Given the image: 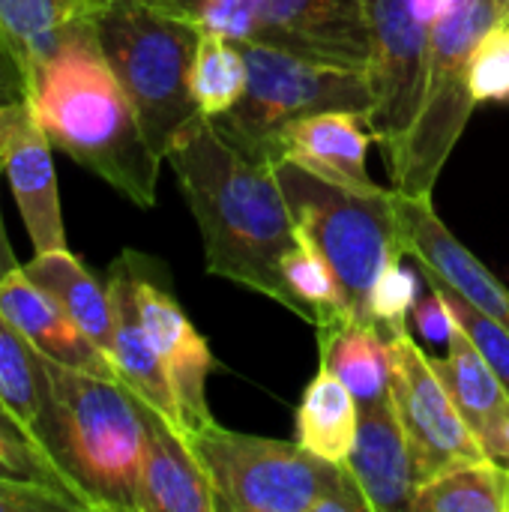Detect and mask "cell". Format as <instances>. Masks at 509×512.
<instances>
[{"mask_svg": "<svg viewBox=\"0 0 509 512\" xmlns=\"http://www.w3.org/2000/svg\"><path fill=\"white\" fill-rule=\"evenodd\" d=\"M321 363L330 366L354 393L357 405L378 402L393 384V342L375 327L354 318L318 330Z\"/></svg>", "mask_w": 509, "mask_h": 512, "instance_id": "obj_22", "label": "cell"}, {"mask_svg": "<svg viewBox=\"0 0 509 512\" xmlns=\"http://www.w3.org/2000/svg\"><path fill=\"white\" fill-rule=\"evenodd\" d=\"M0 402L39 444L42 411H45L42 360L39 351L3 315H0Z\"/></svg>", "mask_w": 509, "mask_h": 512, "instance_id": "obj_26", "label": "cell"}, {"mask_svg": "<svg viewBox=\"0 0 509 512\" xmlns=\"http://www.w3.org/2000/svg\"><path fill=\"white\" fill-rule=\"evenodd\" d=\"M255 12L252 42L351 69L372 57L366 0H249Z\"/></svg>", "mask_w": 509, "mask_h": 512, "instance_id": "obj_12", "label": "cell"}, {"mask_svg": "<svg viewBox=\"0 0 509 512\" xmlns=\"http://www.w3.org/2000/svg\"><path fill=\"white\" fill-rule=\"evenodd\" d=\"M360 426V405L342 378L321 363L297 408V441L336 465H345Z\"/></svg>", "mask_w": 509, "mask_h": 512, "instance_id": "obj_23", "label": "cell"}, {"mask_svg": "<svg viewBox=\"0 0 509 512\" xmlns=\"http://www.w3.org/2000/svg\"><path fill=\"white\" fill-rule=\"evenodd\" d=\"M432 366L444 387L450 390L453 405L459 408L462 420L480 441L489 459L509 468V393L501 378L492 372L486 357L459 327L447 342L444 357H432Z\"/></svg>", "mask_w": 509, "mask_h": 512, "instance_id": "obj_19", "label": "cell"}, {"mask_svg": "<svg viewBox=\"0 0 509 512\" xmlns=\"http://www.w3.org/2000/svg\"><path fill=\"white\" fill-rule=\"evenodd\" d=\"M420 300V285L414 270L402 267V258L390 261L387 270L378 276L375 291H372V318L375 327L393 339L408 330V315L414 312Z\"/></svg>", "mask_w": 509, "mask_h": 512, "instance_id": "obj_30", "label": "cell"}, {"mask_svg": "<svg viewBox=\"0 0 509 512\" xmlns=\"http://www.w3.org/2000/svg\"><path fill=\"white\" fill-rule=\"evenodd\" d=\"M0 315L42 357L99 378H117L111 357L69 318V312L45 288H39L24 273V267L0 282Z\"/></svg>", "mask_w": 509, "mask_h": 512, "instance_id": "obj_15", "label": "cell"}, {"mask_svg": "<svg viewBox=\"0 0 509 512\" xmlns=\"http://www.w3.org/2000/svg\"><path fill=\"white\" fill-rule=\"evenodd\" d=\"M84 12L72 0H0V36L15 54L27 87L57 51L69 21Z\"/></svg>", "mask_w": 509, "mask_h": 512, "instance_id": "obj_24", "label": "cell"}, {"mask_svg": "<svg viewBox=\"0 0 509 512\" xmlns=\"http://www.w3.org/2000/svg\"><path fill=\"white\" fill-rule=\"evenodd\" d=\"M108 297L114 306V369L120 384H126L138 399H144L150 408H156L174 429L186 435L183 414L177 393L171 387V378L144 330L141 312H138V297H135V279H132V264L129 255L123 252L111 270H108Z\"/></svg>", "mask_w": 509, "mask_h": 512, "instance_id": "obj_18", "label": "cell"}, {"mask_svg": "<svg viewBox=\"0 0 509 512\" xmlns=\"http://www.w3.org/2000/svg\"><path fill=\"white\" fill-rule=\"evenodd\" d=\"M372 57L366 66L375 102L366 114L372 138L396 153L423 105L432 27L414 18L408 0H366Z\"/></svg>", "mask_w": 509, "mask_h": 512, "instance_id": "obj_10", "label": "cell"}, {"mask_svg": "<svg viewBox=\"0 0 509 512\" xmlns=\"http://www.w3.org/2000/svg\"><path fill=\"white\" fill-rule=\"evenodd\" d=\"M393 207L399 216V234L405 255H411L429 279H438L459 291L471 306L492 315L509 330L507 285L441 222L432 198H414L393 189Z\"/></svg>", "mask_w": 509, "mask_h": 512, "instance_id": "obj_13", "label": "cell"}, {"mask_svg": "<svg viewBox=\"0 0 509 512\" xmlns=\"http://www.w3.org/2000/svg\"><path fill=\"white\" fill-rule=\"evenodd\" d=\"M411 512H509V468L495 459L453 468L417 489Z\"/></svg>", "mask_w": 509, "mask_h": 512, "instance_id": "obj_25", "label": "cell"}, {"mask_svg": "<svg viewBox=\"0 0 509 512\" xmlns=\"http://www.w3.org/2000/svg\"><path fill=\"white\" fill-rule=\"evenodd\" d=\"M126 255L132 264L135 297H138L144 330L171 378L186 435H192L195 429L213 423L207 405V378L216 369V360L207 348V339L192 327L189 315L174 300L171 288L165 285V276L153 270L156 264L132 249H126Z\"/></svg>", "mask_w": 509, "mask_h": 512, "instance_id": "obj_11", "label": "cell"}, {"mask_svg": "<svg viewBox=\"0 0 509 512\" xmlns=\"http://www.w3.org/2000/svg\"><path fill=\"white\" fill-rule=\"evenodd\" d=\"M498 21L504 15L495 0H465L456 12L432 24L423 105L402 147L387 156L393 189L432 198L450 153L480 105L471 90V54L480 36Z\"/></svg>", "mask_w": 509, "mask_h": 512, "instance_id": "obj_8", "label": "cell"}, {"mask_svg": "<svg viewBox=\"0 0 509 512\" xmlns=\"http://www.w3.org/2000/svg\"><path fill=\"white\" fill-rule=\"evenodd\" d=\"M294 228L330 264L345 309L360 324H375L372 291L390 261L405 255L393 189L354 192L321 180L297 162H276Z\"/></svg>", "mask_w": 509, "mask_h": 512, "instance_id": "obj_6", "label": "cell"}, {"mask_svg": "<svg viewBox=\"0 0 509 512\" xmlns=\"http://www.w3.org/2000/svg\"><path fill=\"white\" fill-rule=\"evenodd\" d=\"M294 234H297V243L282 258V276L300 306V318L312 324L315 330L333 327L336 321L351 318L342 300V288L330 264L324 261V255L297 228Z\"/></svg>", "mask_w": 509, "mask_h": 512, "instance_id": "obj_28", "label": "cell"}, {"mask_svg": "<svg viewBox=\"0 0 509 512\" xmlns=\"http://www.w3.org/2000/svg\"><path fill=\"white\" fill-rule=\"evenodd\" d=\"M27 108H30L27 78H24L15 54L9 51V45L0 36V165L6 159V150L15 138L21 117L27 114Z\"/></svg>", "mask_w": 509, "mask_h": 512, "instance_id": "obj_32", "label": "cell"}, {"mask_svg": "<svg viewBox=\"0 0 509 512\" xmlns=\"http://www.w3.org/2000/svg\"><path fill=\"white\" fill-rule=\"evenodd\" d=\"M3 174L21 210L33 252L66 249V228L60 213L54 162H51V141L33 114V102L21 117L15 138L6 150Z\"/></svg>", "mask_w": 509, "mask_h": 512, "instance_id": "obj_20", "label": "cell"}, {"mask_svg": "<svg viewBox=\"0 0 509 512\" xmlns=\"http://www.w3.org/2000/svg\"><path fill=\"white\" fill-rule=\"evenodd\" d=\"M27 90L51 147H60L135 207L156 204L162 159L153 153L87 12L69 21L57 51Z\"/></svg>", "mask_w": 509, "mask_h": 512, "instance_id": "obj_2", "label": "cell"}, {"mask_svg": "<svg viewBox=\"0 0 509 512\" xmlns=\"http://www.w3.org/2000/svg\"><path fill=\"white\" fill-rule=\"evenodd\" d=\"M495 3H498V9H501L504 21H509V0H495Z\"/></svg>", "mask_w": 509, "mask_h": 512, "instance_id": "obj_40", "label": "cell"}, {"mask_svg": "<svg viewBox=\"0 0 509 512\" xmlns=\"http://www.w3.org/2000/svg\"><path fill=\"white\" fill-rule=\"evenodd\" d=\"M165 159L198 222L207 273L258 291L300 318L282 276V258L297 234L276 162L246 156L204 114L177 135Z\"/></svg>", "mask_w": 509, "mask_h": 512, "instance_id": "obj_1", "label": "cell"}, {"mask_svg": "<svg viewBox=\"0 0 509 512\" xmlns=\"http://www.w3.org/2000/svg\"><path fill=\"white\" fill-rule=\"evenodd\" d=\"M0 438L6 441V444H12V447H18V450H27V453H39V456H45L42 450H39V444L24 432V426L9 414V408L0 402ZM48 459V456H45Z\"/></svg>", "mask_w": 509, "mask_h": 512, "instance_id": "obj_36", "label": "cell"}, {"mask_svg": "<svg viewBox=\"0 0 509 512\" xmlns=\"http://www.w3.org/2000/svg\"><path fill=\"white\" fill-rule=\"evenodd\" d=\"M138 411L144 423L138 512H219L213 486L189 438L144 399H138Z\"/></svg>", "mask_w": 509, "mask_h": 512, "instance_id": "obj_16", "label": "cell"}, {"mask_svg": "<svg viewBox=\"0 0 509 512\" xmlns=\"http://www.w3.org/2000/svg\"><path fill=\"white\" fill-rule=\"evenodd\" d=\"M84 12L153 153L165 159L177 135L201 117L189 87L201 27L144 0H105Z\"/></svg>", "mask_w": 509, "mask_h": 512, "instance_id": "obj_5", "label": "cell"}, {"mask_svg": "<svg viewBox=\"0 0 509 512\" xmlns=\"http://www.w3.org/2000/svg\"><path fill=\"white\" fill-rule=\"evenodd\" d=\"M72 3H75L78 9H84V0H72Z\"/></svg>", "mask_w": 509, "mask_h": 512, "instance_id": "obj_42", "label": "cell"}, {"mask_svg": "<svg viewBox=\"0 0 509 512\" xmlns=\"http://www.w3.org/2000/svg\"><path fill=\"white\" fill-rule=\"evenodd\" d=\"M366 114L357 111H321L288 123L279 135V156L300 168L354 192H378L369 177L366 156L372 144ZM279 159V162H282Z\"/></svg>", "mask_w": 509, "mask_h": 512, "instance_id": "obj_17", "label": "cell"}, {"mask_svg": "<svg viewBox=\"0 0 509 512\" xmlns=\"http://www.w3.org/2000/svg\"><path fill=\"white\" fill-rule=\"evenodd\" d=\"M219 512H372L348 465L300 441L243 435L216 420L186 435Z\"/></svg>", "mask_w": 509, "mask_h": 512, "instance_id": "obj_4", "label": "cell"}, {"mask_svg": "<svg viewBox=\"0 0 509 512\" xmlns=\"http://www.w3.org/2000/svg\"><path fill=\"white\" fill-rule=\"evenodd\" d=\"M393 342V402L402 420V429L411 444L417 483H429L453 468L474 465L489 459L459 408L450 399V390L438 378L432 357L417 345L411 330L390 339Z\"/></svg>", "mask_w": 509, "mask_h": 512, "instance_id": "obj_9", "label": "cell"}, {"mask_svg": "<svg viewBox=\"0 0 509 512\" xmlns=\"http://www.w3.org/2000/svg\"><path fill=\"white\" fill-rule=\"evenodd\" d=\"M0 512H87V507L54 486L0 477Z\"/></svg>", "mask_w": 509, "mask_h": 512, "instance_id": "obj_33", "label": "cell"}, {"mask_svg": "<svg viewBox=\"0 0 509 512\" xmlns=\"http://www.w3.org/2000/svg\"><path fill=\"white\" fill-rule=\"evenodd\" d=\"M414 324H417V330L429 342H444V345L450 342V336L456 330V318H453L450 306L444 303V297H441V291L435 285H432V291L426 297L417 300V306H414Z\"/></svg>", "mask_w": 509, "mask_h": 512, "instance_id": "obj_35", "label": "cell"}, {"mask_svg": "<svg viewBox=\"0 0 509 512\" xmlns=\"http://www.w3.org/2000/svg\"><path fill=\"white\" fill-rule=\"evenodd\" d=\"M93 3H105V0H84V6H93Z\"/></svg>", "mask_w": 509, "mask_h": 512, "instance_id": "obj_41", "label": "cell"}, {"mask_svg": "<svg viewBox=\"0 0 509 512\" xmlns=\"http://www.w3.org/2000/svg\"><path fill=\"white\" fill-rule=\"evenodd\" d=\"M195 24L231 42H252L255 12L249 0H201L195 12Z\"/></svg>", "mask_w": 509, "mask_h": 512, "instance_id": "obj_34", "label": "cell"}, {"mask_svg": "<svg viewBox=\"0 0 509 512\" xmlns=\"http://www.w3.org/2000/svg\"><path fill=\"white\" fill-rule=\"evenodd\" d=\"M429 279V276H426ZM429 285H435L444 297V303L450 306L453 318L459 321V327L468 333V339L477 345V351L486 357V363L492 366V372L501 378V384L507 387L509 393V330L495 321L492 315L480 312L477 306H471L459 291H453L450 285L438 282V279H429Z\"/></svg>", "mask_w": 509, "mask_h": 512, "instance_id": "obj_29", "label": "cell"}, {"mask_svg": "<svg viewBox=\"0 0 509 512\" xmlns=\"http://www.w3.org/2000/svg\"><path fill=\"white\" fill-rule=\"evenodd\" d=\"M150 6H159L171 15H180V18H192L195 21V12H198V3L201 0H144Z\"/></svg>", "mask_w": 509, "mask_h": 512, "instance_id": "obj_39", "label": "cell"}, {"mask_svg": "<svg viewBox=\"0 0 509 512\" xmlns=\"http://www.w3.org/2000/svg\"><path fill=\"white\" fill-rule=\"evenodd\" d=\"M465 0H408L411 12L417 21H423L426 27L438 24L441 18H447L450 12H456Z\"/></svg>", "mask_w": 509, "mask_h": 512, "instance_id": "obj_37", "label": "cell"}, {"mask_svg": "<svg viewBox=\"0 0 509 512\" xmlns=\"http://www.w3.org/2000/svg\"><path fill=\"white\" fill-rule=\"evenodd\" d=\"M249 66L246 93L213 126L246 156L279 162V135L288 123L321 111L369 114L375 93L366 69L306 60L261 42H240Z\"/></svg>", "mask_w": 509, "mask_h": 512, "instance_id": "obj_7", "label": "cell"}, {"mask_svg": "<svg viewBox=\"0 0 509 512\" xmlns=\"http://www.w3.org/2000/svg\"><path fill=\"white\" fill-rule=\"evenodd\" d=\"M246 81H249V66L240 51V42L201 30L192 60V75H189V87L198 111L204 117L228 114L246 93Z\"/></svg>", "mask_w": 509, "mask_h": 512, "instance_id": "obj_27", "label": "cell"}, {"mask_svg": "<svg viewBox=\"0 0 509 512\" xmlns=\"http://www.w3.org/2000/svg\"><path fill=\"white\" fill-rule=\"evenodd\" d=\"M360 492L372 512H408L420 489L408 435L402 429L393 393L378 402L360 405V426L348 456Z\"/></svg>", "mask_w": 509, "mask_h": 512, "instance_id": "obj_14", "label": "cell"}, {"mask_svg": "<svg viewBox=\"0 0 509 512\" xmlns=\"http://www.w3.org/2000/svg\"><path fill=\"white\" fill-rule=\"evenodd\" d=\"M0 174H3V165H0ZM15 270H21V264H18V258L12 252V246H9V237H6V228H3V216H0V282L6 276H12Z\"/></svg>", "mask_w": 509, "mask_h": 512, "instance_id": "obj_38", "label": "cell"}, {"mask_svg": "<svg viewBox=\"0 0 509 512\" xmlns=\"http://www.w3.org/2000/svg\"><path fill=\"white\" fill-rule=\"evenodd\" d=\"M471 90L477 102H509V21L480 36L471 54Z\"/></svg>", "mask_w": 509, "mask_h": 512, "instance_id": "obj_31", "label": "cell"}, {"mask_svg": "<svg viewBox=\"0 0 509 512\" xmlns=\"http://www.w3.org/2000/svg\"><path fill=\"white\" fill-rule=\"evenodd\" d=\"M24 273L45 288L66 312L69 318L111 357L114 351V306L108 297V288H102L93 273L66 249L54 252H36ZM114 363V360H111Z\"/></svg>", "mask_w": 509, "mask_h": 512, "instance_id": "obj_21", "label": "cell"}, {"mask_svg": "<svg viewBox=\"0 0 509 512\" xmlns=\"http://www.w3.org/2000/svg\"><path fill=\"white\" fill-rule=\"evenodd\" d=\"M45 411L39 447L90 512H138L144 423L135 393L42 357Z\"/></svg>", "mask_w": 509, "mask_h": 512, "instance_id": "obj_3", "label": "cell"}]
</instances>
